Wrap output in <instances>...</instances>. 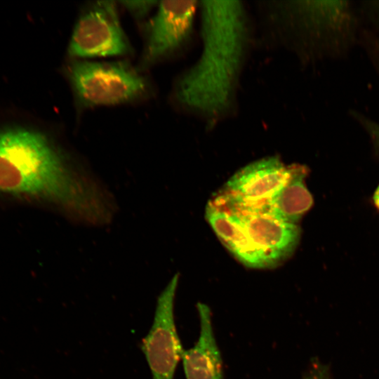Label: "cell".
<instances>
[{
	"label": "cell",
	"mask_w": 379,
	"mask_h": 379,
	"mask_svg": "<svg viewBox=\"0 0 379 379\" xmlns=\"http://www.w3.org/2000/svg\"><path fill=\"white\" fill-rule=\"evenodd\" d=\"M303 379H328L324 370L317 367L310 371Z\"/></svg>",
	"instance_id": "cell-14"
},
{
	"label": "cell",
	"mask_w": 379,
	"mask_h": 379,
	"mask_svg": "<svg viewBox=\"0 0 379 379\" xmlns=\"http://www.w3.org/2000/svg\"><path fill=\"white\" fill-rule=\"evenodd\" d=\"M113 1H97L85 6L73 27L67 46L74 60L124 56L132 49Z\"/></svg>",
	"instance_id": "cell-5"
},
{
	"label": "cell",
	"mask_w": 379,
	"mask_h": 379,
	"mask_svg": "<svg viewBox=\"0 0 379 379\" xmlns=\"http://www.w3.org/2000/svg\"><path fill=\"white\" fill-rule=\"evenodd\" d=\"M306 175L305 166H291L289 175L282 187L265 204L257 208L263 209L288 222L296 224L313 204V197L305 183Z\"/></svg>",
	"instance_id": "cell-12"
},
{
	"label": "cell",
	"mask_w": 379,
	"mask_h": 379,
	"mask_svg": "<svg viewBox=\"0 0 379 379\" xmlns=\"http://www.w3.org/2000/svg\"><path fill=\"white\" fill-rule=\"evenodd\" d=\"M179 280L175 274L158 298L152 327L142 340L153 379H173L184 350L174 321V299Z\"/></svg>",
	"instance_id": "cell-7"
},
{
	"label": "cell",
	"mask_w": 379,
	"mask_h": 379,
	"mask_svg": "<svg viewBox=\"0 0 379 379\" xmlns=\"http://www.w3.org/2000/svg\"><path fill=\"white\" fill-rule=\"evenodd\" d=\"M205 217L223 245L244 265L256 269L272 267L274 262L252 241L238 215L217 204L206 206Z\"/></svg>",
	"instance_id": "cell-10"
},
{
	"label": "cell",
	"mask_w": 379,
	"mask_h": 379,
	"mask_svg": "<svg viewBox=\"0 0 379 379\" xmlns=\"http://www.w3.org/2000/svg\"><path fill=\"white\" fill-rule=\"evenodd\" d=\"M289 171L290 166H286L278 157L251 162L229 179L224 200L239 208H260L282 187Z\"/></svg>",
	"instance_id": "cell-8"
},
{
	"label": "cell",
	"mask_w": 379,
	"mask_h": 379,
	"mask_svg": "<svg viewBox=\"0 0 379 379\" xmlns=\"http://www.w3.org/2000/svg\"><path fill=\"white\" fill-rule=\"evenodd\" d=\"M122 6L138 20L145 18L155 7L157 1H121Z\"/></svg>",
	"instance_id": "cell-13"
},
{
	"label": "cell",
	"mask_w": 379,
	"mask_h": 379,
	"mask_svg": "<svg viewBox=\"0 0 379 379\" xmlns=\"http://www.w3.org/2000/svg\"><path fill=\"white\" fill-rule=\"evenodd\" d=\"M255 244L277 265L295 250L300 237L295 223L279 219L261 208H243L229 204Z\"/></svg>",
	"instance_id": "cell-9"
},
{
	"label": "cell",
	"mask_w": 379,
	"mask_h": 379,
	"mask_svg": "<svg viewBox=\"0 0 379 379\" xmlns=\"http://www.w3.org/2000/svg\"><path fill=\"white\" fill-rule=\"evenodd\" d=\"M0 192L48 204L65 216L104 225L114 213L108 191L43 133L0 131Z\"/></svg>",
	"instance_id": "cell-1"
},
{
	"label": "cell",
	"mask_w": 379,
	"mask_h": 379,
	"mask_svg": "<svg viewBox=\"0 0 379 379\" xmlns=\"http://www.w3.org/2000/svg\"><path fill=\"white\" fill-rule=\"evenodd\" d=\"M201 51L177 79L172 100L206 129L238 110L241 77L253 43L252 22L241 1H200Z\"/></svg>",
	"instance_id": "cell-2"
},
{
	"label": "cell",
	"mask_w": 379,
	"mask_h": 379,
	"mask_svg": "<svg viewBox=\"0 0 379 379\" xmlns=\"http://www.w3.org/2000/svg\"><path fill=\"white\" fill-rule=\"evenodd\" d=\"M200 319L198 341L182 355L187 379H222V360L217 346L211 321L210 308L197 304Z\"/></svg>",
	"instance_id": "cell-11"
},
{
	"label": "cell",
	"mask_w": 379,
	"mask_h": 379,
	"mask_svg": "<svg viewBox=\"0 0 379 379\" xmlns=\"http://www.w3.org/2000/svg\"><path fill=\"white\" fill-rule=\"evenodd\" d=\"M258 7L265 40L301 58L344 46L354 29L347 1H262Z\"/></svg>",
	"instance_id": "cell-3"
},
{
	"label": "cell",
	"mask_w": 379,
	"mask_h": 379,
	"mask_svg": "<svg viewBox=\"0 0 379 379\" xmlns=\"http://www.w3.org/2000/svg\"><path fill=\"white\" fill-rule=\"evenodd\" d=\"M373 202L375 207L379 210V185L377 187L373 193Z\"/></svg>",
	"instance_id": "cell-15"
},
{
	"label": "cell",
	"mask_w": 379,
	"mask_h": 379,
	"mask_svg": "<svg viewBox=\"0 0 379 379\" xmlns=\"http://www.w3.org/2000/svg\"><path fill=\"white\" fill-rule=\"evenodd\" d=\"M197 1H161L146 36L141 56L143 69L182 51L194 36Z\"/></svg>",
	"instance_id": "cell-6"
},
{
	"label": "cell",
	"mask_w": 379,
	"mask_h": 379,
	"mask_svg": "<svg viewBox=\"0 0 379 379\" xmlns=\"http://www.w3.org/2000/svg\"><path fill=\"white\" fill-rule=\"evenodd\" d=\"M66 73L77 101L85 107L132 102L149 90L140 70L124 61L74 60Z\"/></svg>",
	"instance_id": "cell-4"
}]
</instances>
